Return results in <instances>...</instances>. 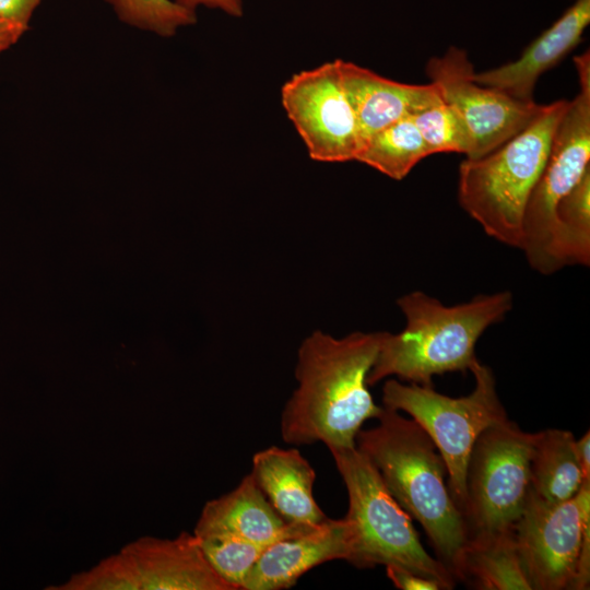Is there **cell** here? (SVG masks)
<instances>
[{
	"mask_svg": "<svg viewBox=\"0 0 590 590\" xmlns=\"http://www.w3.org/2000/svg\"><path fill=\"white\" fill-rule=\"evenodd\" d=\"M120 551L140 590H236L213 569L193 532L174 539L141 536Z\"/></svg>",
	"mask_w": 590,
	"mask_h": 590,
	"instance_id": "12",
	"label": "cell"
},
{
	"mask_svg": "<svg viewBox=\"0 0 590 590\" xmlns=\"http://www.w3.org/2000/svg\"><path fill=\"white\" fill-rule=\"evenodd\" d=\"M411 118L429 155L452 152L469 156L471 140L467 128L456 110L444 99L415 113Z\"/></svg>",
	"mask_w": 590,
	"mask_h": 590,
	"instance_id": "24",
	"label": "cell"
},
{
	"mask_svg": "<svg viewBox=\"0 0 590 590\" xmlns=\"http://www.w3.org/2000/svg\"><path fill=\"white\" fill-rule=\"evenodd\" d=\"M346 487L352 527L349 563L357 568L396 566L439 581L452 589L456 579L422 545L411 516L384 484L371 462L356 448H330Z\"/></svg>",
	"mask_w": 590,
	"mask_h": 590,
	"instance_id": "5",
	"label": "cell"
},
{
	"mask_svg": "<svg viewBox=\"0 0 590 590\" xmlns=\"http://www.w3.org/2000/svg\"><path fill=\"white\" fill-rule=\"evenodd\" d=\"M197 538L213 569L236 590L241 589L247 575L267 547L227 534Z\"/></svg>",
	"mask_w": 590,
	"mask_h": 590,
	"instance_id": "23",
	"label": "cell"
},
{
	"mask_svg": "<svg viewBox=\"0 0 590 590\" xmlns=\"http://www.w3.org/2000/svg\"><path fill=\"white\" fill-rule=\"evenodd\" d=\"M428 149L411 116H406L370 135L356 161L394 179H403Z\"/></svg>",
	"mask_w": 590,
	"mask_h": 590,
	"instance_id": "20",
	"label": "cell"
},
{
	"mask_svg": "<svg viewBox=\"0 0 590 590\" xmlns=\"http://www.w3.org/2000/svg\"><path fill=\"white\" fill-rule=\"evenodd\" d=\"M567 103L560 99L543 105L524 129L500 146L477 158L465 157L460 164L461 208L502 244L520 246L526 204Z\"/></svg>",
	"mask_w": 590,
	"mask_h": 590,
	"instance_id": "4",
	"label": "cell"
},
{
	"mask_svg": "<svg viewBox=\"0 0 590 590\" xmlns=\"http://www.w3.org/2000/svg\"><path fill=\"white\" fill-rule=\"evenodd\" d=\"M352 527L347 519H329L312 531L269 544L247 575L243 590H282L326 562L349 560Z\"/></svg>",
	"mask_w": 590,
	"mask_h": 590,
	"instance_id": "13",
	"label": "cell"
},
{
	"mask_svg": "<svg viewBox=\"0 0 590 590\" xmlns=\"http://www.w3.org/2000/svg\"><path fill=\"white\" fill-rule=\"evenodd\" d=\"M47 590H140L135 571L128 557L119 551L97 564L75 573L64 582Z\"/></svg>",
	"mask_w": 590,
	"mask_h": 590,
	"instance_id": "25",
	"label": "cell"
},
{
	"mask_svg": "<svg viewBox=\"0 0 590 590\" xmlns=\"http://www.w3.org/2000/svg\"><path fill=\"white\" fill-rule=\"evenodd\" d=\"M588 524L590 482L559 504L541 498L530 487L512 532L532 590H573Z\"/></svg>",
	"mask_w": 590,
	"mask_h": 590,
	"instance_id": "9",
	"label": "cell"
},
{
	"mask_svg": "<svg viewBox=\"0 0 590 590\" xmlns=\"http://www.w3.org/2000/svg\"><path fill=\"white\" fill-rule=\"evenodd\" d=\"M575 451L585 482H590V432L575 441Z\"/></svg>",
	"mask_w": 590,
	"mask_h": 590,
	"instance_id": "29",
	"label": "cell"
},
{
	"mask_svg": "<svg viewBox=\"0 0 590 590\" xmlns=\"http://www.w3.org/2000/svg\"><path fill=\"white\" fill-rule=\"evenodd\" d=\"M397 304L406 326L400 333H384L367 377L368 386L389 376L433 386L436 375L470 370L479 361L477 340L511 310L512 295L503 291L447 306L422 291H413L401 296Z\"/></svg>",
	"mask_w": 590,
	"mask_h": 590,
	"instance_id": "3",
	"label": "cell"
},
{
	"mask_svg": "<svg viewBox=\"0 0 590 590\" xmlns=\"http://www.w3.org/2000/svg\"><path fill=\"white\" fill-rule=\"evenodd\" d=\"M27 28L0 21V52L14 45Z\"/></svg>",
	"mask_w": 590,
	"mask_h": 590,
	"instance_id": "30",
	"label": "cell"
},
{
	"mask_svg": "<svg viewBox=\"0 0 590 590\" xmlns=\"http://www.w3.org/2000/svg\"><path fill=\"white\" fill-rule=\"evenodd\" d=\"M470 370L475 387L460 398L441 394L433 386L405 385L397 379L387 380L382 387L384 406L408 413L432 438L446 464L448 487L461 512L473 445L484 429L508 418L492 369L477 361Z\"/></svg>",
	"mask_w": 590,
	"mask_h": 590,
	"instance_id": "6",
	"label": "cell"
},
{
	"mask_svg": "<svg viewBox=\"0 0 590 590\" xmlns=\"http://www.w3.org/2000/svg\"><path fill=\"white\" fill-rule=\"evenodd\" d=\"M320 526L287 523L249 473L233 491L204 505L193 533L197 536L234 535L268 546L278 540L306 533Z\"/></svg>",
	"mask_w": 590,
	"mask_h": 590,
	"instance_id": "15",
	"label": "cell"
},
{
	"mask_svg": "<svg viewBox=\"0 0 590 590\" xmlns=\"http://www.w3.org/2000/svg\"><path fill=\"white\" fill-rule=\"evenodd\" d=\"M384 333L353 332L337 339L315 331L303 341L295 369L298 387L281 415L285 442L355 447L363 424L384 410L367 384Z\"/></svg>",
	"mask_w": 590,
	"mask_h": 590,
	"instance_id": "1",
	"label": "cell"
},
{
	"mask_svg": "<svg viewBox=\"0 0 590 590\" xmlns=\"http://www.w3.org/2000/svg\"><path fill=\"white\" fill-rule=\"evenodd\" d=\"M589 23L590 0H574L517 60L482 73H474V80L516 99L534 102L533 91L538 79L579 44Z\"/></svg>",
	"mask_w": 590,
	"mask_h": 590,
	"instance_id": "14",
	"label": "cell"
},
{
	"mask_svg": "<svg viewBox=\"0 0 590 590\" xmlns=\"http://www.w3.org/2000/svg\"><path fill=\"white\" fill-rule=\"evenodd\" d=\"M43 0H0V21L28 30L30 21Z\"/></svg>",
	"mask_w": 590,
	"mask_h": 590,
	"instance_id": "27",
	"label": "cell"
},
{
	"mask_svg": "<svg viewBox=\"0 0 590 590\" xmlns=\"http://www.w3.org/2000/svg\"><path fill=\"white\" fill-rule=\"evenodd\" d=\"M535 433L508 418L484 429L470 453L462 509L470 534L511 529L530 491Z\"/></svg>",
	"mask_w": 590,
	"mask_h": 590,
	"instance_id": "8",
	"label": "cell"
},
{
	"mask_svg": "<svg viewBox=\"0 0 590 590\" xmlns=\"http://www.w3.org/2000/svg\"><path fill=\"white\" fill-rule=\"evenodd\" d=\"M340 70L364 144L389 125L444 99L432 82L423 85L400 83L343 60H340Z\"/></svg>",
	"mask_w": 590,
	"mask_h": 590,
	"instance_id": "16",
	"label": "cell"
},
{
	"mask_svg": "<svg viewBox=\"0 0 590 590\" xmlns=\"http://www.w3.org/2000/svg\"><path fill=\"white\" fill-rule=\"evenodd\" d=\"M426 73L467 128L471 140L467 158L481 157L500 146L524 129L543 106L479 84L465 50L458 47L430 58Z\"/></svg>",
	"mask_w": 590,
	"mask_h": 590,
	"instance_id": "11",
	"label": "cell"
},
{
	"mask_svg": "<svg viewBox=\"0 0 590 590\" xmlns=\"http://www.w3.org/2000/svg\"><path fill=\"white\" fill-rule=\"evenodd\" d=\"M118 19L133 27L172 37L197 22L196 12L173 0H105Z\"/></svg>",
	"mask_w": 590,
	"mask_h": 590,
	"instance_id": "22",
	"label": "cell"
},
{
	"mask_svg": "<svg viewBox=\"0 0 590 590\" xmlns=\"http://www.w3.org/2000/svg\"><path fill=\"white\" fill-rule=\"evenodd\" d=\"M250 474L287 523L317 526L330 519L314 496L316 472L296 448L271 446L256 452Z\"/></svg>",
	"mask_w": 590,
	"mask_h": 590,
	"instance_id": "17",
	"label": "cell"
},
{
	"mask_svg": "<svg viewBox=\"0 0 590 590\" xmlns=\"http://www.w3.org/2000/svg\"><path fill=\"white\" fill-rule=\"evenodd\" d=\"M377 421L357 433L355 447L376 468L399 505L420 522L437 558L455 577L470 532L450 494L444 459L413 418L384 406Z\"/></svg>",
	"mask_w": 590,
	"mask_h": 590,
	"instance_id": "2",
	"label": "cell"
},
{
	"mask_svg": "<svg viewBox=\"0 0 590 590\" xmlns=\"http://www.w3.org/2000/svg\"><path fill=\"white\" fill-rule=\"evenodd\" d=\"M579 93L568 101L553 133L550 151L526 204L521 241L530 267L542 273L557 271L553 243L556 208L590 169V58L574 59Z\"/></svg>",
	"mask_w": 590,
	"mask_h": 590,
	"instance_id": "7",
	"label": "cell"
},
{
	"mask_svg": "<svg viewBox=\"0 0 590 590\" xmlns=\"http://www.w3.org/2000/svg\"><path fill=\"white\" fill-rule=\"evenodd\" d=\"M387 577L401 590H442L444 586L432 578L396 567H386Z\"/></svg>",
	"mask_w": 590,
	"mask_h": 590,
	"instance_id": "26",
	"label": "cell"
},
{
	"mask_svg": "<svg viewBox=\"0 0 590 590\" xmlns=\"http://www.w3.org/2000/svg\"><path fill=\"white\" fill-rule=\"evenodd\" d=\"M569 430L535 433L530 459V486L541 498L559 504L574 498L585 483Z\"/></svg>",
	"mask_w": 590,
	"mask_h": 590,
	"instance_id": "19",
	"label": "cell"
},
{
	"mask_svg": "<svg viewBox=\"0 0 590 590\" xmlns=\"http://www.w3.org/2000/svg\"><path fill=\"white\" fill-rule=\"evenodd\" d=\"M553 251L558 270L590 264V169L556 208Z\"/></svg>",
	"mask_w": 590,
	"mask_h": 590,
	"instance_id": "21",
	"label": "cell"
},
{
	"mask_svg": "<svg viewBox=\"0 0 590 590\" xmlns=\"http://www.w3.org/2000/svg\"><path fill=\"white\" fill-rule=\"evenodd\" d=\"M177 4L196 12L198 7L219 9L231 16L239 17L244 14L241 0H173Z\"/></svg>",
	"mask_w": 590,
	"mask_h": 590,
	"instance_id": "28",
	"label": "cell"
},
{
	"mask_svg": "<svg viewBox=\"0 0 590 590\" xmlns=\"http://www.w3.org/2000/svg\"><path fill=\"white\" fill-rule=\"evenodd\" d=\"M455 578L479 590H532L512 528L470 534Z\"/></svg>",
	"mask_w": 590,
	"mask_h": 590,
	"instance_id": "18",
	"label": "cell"
},
{
	"mask_svg": "<svg viewBox=\"0 0 590 590\" xmlns=\"http://www.w3.org/2000/svg\"><path fill=\"white\" fill-rule=\"evenodd\" d=\"M281 103L310 158L356 161L364 141L343 86L340 59L293 74L282 85Z\"/></svg>",
	"mask_w": 590,
	"mask_h": 590,
	"instance_id": "10",
	"label": "cell"
}]
</instances>
